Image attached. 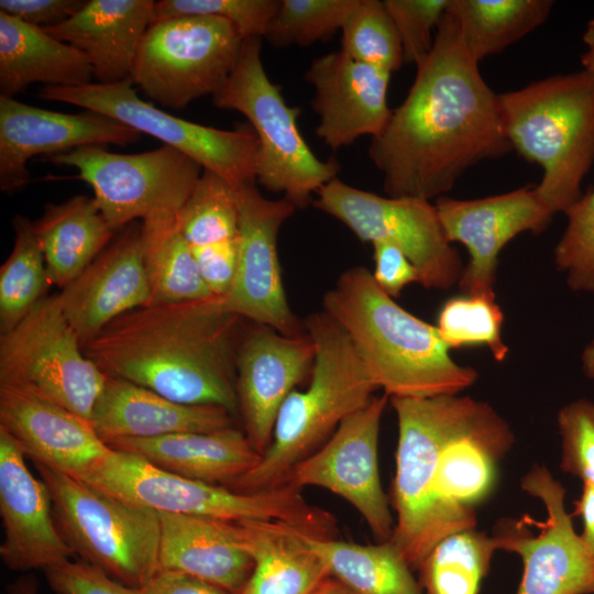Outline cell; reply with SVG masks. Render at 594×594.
<instances>
[{
  "label": "cell",
  "mask_w": 594,
  "mask_h": 594,
  "mask_svg": "<svg viewBox=\"0 0 594 594\" xmlns=\"http://www.w3.org/2000/svg\"><path fill=\"white\" fill-rule=\"evenodd\" d=\"M416 67L406 98L371 140L369 156L387 196L430 201L476 163L512 147L499 94L483 79L446 12L431 52Z\"/></svg>",
  "instance_id": "1"
},
{
  "label": "cell",
  "mask_w": 594,
  "mask_h": 594,
  "mask_svg": "<svg viewBox=\"0 0 594 594\" xmlns=\"http://www.w3.org/2000/svg\"><path fill=\"white\" fill-rule=\"evenodd\" d=\"M241 319L222 296L151 302L110 322L84 351L108 376L176 403L216 405L237 415Z\"/></svg>",
  "instance_id": "2"
},
{
  "label": "cell",
  "mask_w": 594,
  "mask_h": 594,
  "mask_svg": "<svg viewBox=\"0 0 594 594\" xmlns=\"http://www.w3.org/2000/svg\"><path fill=\"white\" fill-rule=\"evenodd\" d=\"M322 304L389 398L455 395L477 380L475 369L451 358L436 326L400 307L363 266L345 270Z\"/></svg>",
  "instance_id": "3"
},
{
  "label": "cell",
  "mask_w": 594,
  "mask_h": 594,
  "mask_svg": "<svg viewBox=\"0 0 594 594\" xmlns=\"http://www.w3.org/2000/svg\"><path fill=\"white\" fill-rule=\"evenodd\" d=\"M304 328L315 348L310 382L286 398L270 446L255 466L230 486L234 491L254 493L283 485L289 472L378 389L346 333L323 310L310 314Z\"/></svg>",
  "instance_id": "4"
},
{
  "label": "cell",
  "mask_w": 594,
  "mask_h": 594,
  "mask_svg": "<svg viewBox=\"0 0 594 594\" xmlns=\"http://www.w3.org/2000/svg\"><path fill=\"white\" fill-rule=\"evenodd\" d=\"M499 103L512 150L542 169L539 197L553 215L564 213L594 164V76H549L499 94Z\"/></svg>",
  "instance_id": "5"
},
{
  "label": "cell",
  "mask_w": 594,
  "mask_h": 594,
  "mask_svg": "<svg viewBox=\"0 0 594 594\" xmlns=\"http://www.w3.org/2000/svg\"><path fill=\"white\" fill-rule=\"evenodd\" d=\"M78 480L157 513L227 521H279L317 538H332L336 534L332 515L309 504L301 490L287 483L244 493L174 474L136 454L111 448Z\"/></svg>",
  "instance_id": "6"
},
{
  "label": "cell",
  "mask_w": 594,
  "mask_h": 594,
  "mask_svg": "<svg viewBox=\"0 0 594 594\" xmlns=\"http://www.w3.org/2000/svg\"><path fill=\"white\" fill-rule=\"evenodd\" d=\"M398 424L393 502L396 519L389 541L413 570L443 538L457 532L432 493L443 444L475 418L486 403L469 396L393 397Z\"/></svg>",
  "instance_id": "7"
},
{
  "label": "cell",
  "mask_w": 594,
  "mask_h": 594,
  "mask_svg": "<svg viewBox=\"0 0 594 594\" xmlns=\"http://www.w3.org/2000/svg\"><path fill=\"white\" fill-rule=\"evenodd\" d=\"M261 47L262 37L244 40L238 63L211 97L212 103L249 120L258 141L256 182L283 194L296 208H305L314 194L337 177L340 164L334 158L321 161L310 150L298 129L300 110L288 106L268 78Z\"/></svg>",
  "instance_id": "8"
},
{
  "label": "cell",
  "mask_w": 594,
  "mask_h": 594,
  "mask_svg": "<svg viewBox=\"0 0 594 594\" xmlns=\"http://www.w3.org/2000/svg\"><path fill=\"white\" fill-rule=\"evenodd\" d=\"M57 527L74 553L114 580L142 587L158 571V513L125 503L42 464Z\"/></svg>",
  "instance_id": "9"
},
{
  "label": "cell",
  "mask_w": 594,
  "mask_h": 594,
  "mask_svg": "<svg viewBox=\"0 0 594 594\" xmlns=\"http://www.w3.org/2000/svg\"><path fill=\"white\" fill-rule=\"evenodd\" d=\"M243 42L238 30L218 16L153 22L140 44L132 81L152 101L184 109L221 88L238 63Z\"/></svg>",
  "instance_id": "10"
},
{
  "label": "cell",
  "mask_w": 594,
  "mask_h": 594,
  "mask_svg": "<svg viewBox=\"0 0 594 594\" xmlns=\"http://www.w3.org/2000/svg\"><path fill=\"white\" fill-rule=\"evenodd\" d=\"M107 375L86 355L57 295L0 334V386L31 392L90 421Z\"/></svg>",
  "instance_id": "11"
},
{
  "label": "cell",
  "mask_w": 594,
  "mask_h": 594,
  "mask_svg": "<svg viewBox=\"0 0 594 594\" xmlns=\"http://www.w3.org/2000/svg\"><path fill=\"white\" fill-rule=\"evenodd\" d=\"M132 79L78 87L43 86L38 97L96 112L145 133L226 179L235 189L256 182L257 138L250 127L222 130L173 116L140 98Z\"/></svg>",
  "instance_id": "12"
},
{
  "label": "cell",
  "mask_w": 594,
  "mask_h": 594,
  "mask_svg": "<svg viewBox=\"0 0 594 594\" xmlns=\"http://www.w3.org/2000/svg\"><path fill=\"white\" fill-rule=\"evenodd\" d=\"M316 195L312 205L341 221L361 241L389 243L403 251L425 288L449 289L459 284L464 265L446 237L435 204L380 196L338 177Z\"/></svg>",
  "instance_id": "13"
},
{
  "label": "cell",
  "mask_w": 594,
  "mask_h": 594,
  "mask_svg": "<svg viewBox=\"0 0 594 594\" xmlns=\"http://www.w3.org/2000/svg\"><path fill=\"white\" fill-rule=\"evenodd\" d=\"M45 161L76 168L77 177L91 186L94 198L116 231L157 212H178L204 170L193 158L167 145L134 154L88 145L46 156Z\"/></svg>",
  "instance_id": "14"
},
{
  "label": "cell",
  "mask_w": 594,
  "mask_h": 594,
  "mask_svg": "<svg viewBox=\"0 0 594 594\" xmlns=\"http://www.w3.org/2000/svg\"><path fill=\"white\" fill-rule=\"evenodd\" d=\"M520 487L539 499L546 519L502 518L492 538L497 550L518 554L522 575L516 594L594 593V552L575 531L572 515L565 508L566 490L544 465H532L521 477Z\"/></svg>",
  "instance_id": "15"
},
{
  "label": "cell",
  "mask_w": 594,
  "mask_h": 594,
  "mask_svg": "<svg viewBox=\"0 0 594 594\" xmlns=\"http://www.w3.org/2000/svg\"><path fill=\"white\" fill-rule=\"evenodd\" d=\"M389 397L374 396L345 418L332 436L299 462L285 483L299 490L324 488L362 516L378 542L389 541L395 526L378 470V435Z\"/></svg>",
  "instance_id": "16"
},
{
  "label": "cell",
  "mask_w": 594,
  "mask_h": 594,
  "mask_svg": "<svg viewBox=\"0 0 594 594\" xmlns=\"http://www.w3.org/2000/svg\"><path fill=\"white\" fill-rule=\"evenodd\" d=\"M237 195L238 260L232 285L222 296L224 304L253 323L288 336L304 333V322L298 321L287 301L277 252L279 229L297 208L284 197H264L255 182L237 188Z\"/></svg>",
  "instance_id": "17"
},
{
  "label": "cell",
  "mask_w": 594,
  "mask_h": 594,
  "mask_svg": "<svg viewBox=\"0 0 594 594\" xmlns=\"http://www.w3.org/2000/svg\"><path fill=\"white\" fill-rule=\"evenodd\" d=\"M435 206L448 240L463 244L469 252L458 286L464 295L490 299H495L503 248L526 231L539 234L553 217L536 187L530 186L479 199L441 196Z\"/></svg>",
  "instance_id": "18"
},
{
  "label": "cell",
  "mask_w": 594,
  "mask_h": 594,
  "mask_svg": "<svg viewBox=\"0 0 594 594\" xmlns=\"http://www.w3.org/2000/svg\"><path fill=\"white\" fill-rule=\"evenodd\" d=\"M315 358L305 331L288 336L258 323L241 332L235 360V387L244 433L262 455L271 443L277 414L307 375Z\"/></svg>",
  "instance_id": "19"
},
{
  "label": "cell",
  "mask_w": 594,
  "mask_h": 594,
  "mask_svg": "<svg viewBox=\"0 0 594 594\" xmlns=\"http://www.w3.org/2000/svg\"><path fill=\"white\" fill-rule=\"evenodd\" d=\"M141 133L106 116L63 113L0 96V189L12 194L30 183L28 162L88 145H128Z\"/></svg>",
  "instance_id": "20"
},
{
  "label": "cell",
  "mask_w": 594,
  "mask_h": 594,
  "mask_svg": "<svg viewBox=\"0 0 594 594\" xmlns=\"http://www.w3.org/2000/svg\"><path fill=\"white\" fill-rule=\"evenodd\" d=\"M0 515L4 539L3 564L12 571H43L75 553L61 534L50 491L28 469L25 455L0 428Z\"/></svg>",
  "instance_id": "21"
},
{
  "label": "cell",
  "mask_w": 594,
  "mask_h": 594,
  "mask_svg": "<svg viewBox=\"0 0 594 594\" xmlns=\"http://www.w3.org/2000/svg\"><path fill=\"white\" fill-rule=\"evenodd\" d=\"M57 298L82 346L117 318L150 304L141 224L132 222L120 229Z\"/></svg>",
  "instance_id": "22"
},
{
  "label": "cell",
  "mask_w": 594,
  "mask_h": 594,
  "mask_svg": "<svg viewBox=\"0 0 594 594\" xmlns=\"http://www.w3.org/2000/svg\"><path fill=\"white\" fill-rule=\"evenodd\" d=\"M305 79L315 89L316 133L330 148L349 146L364 135L373 139L387 125L391 73L339 51L315 58Z\"/></svg>",
  "instance_id": "23"
},
{
  "label": "cell",
  "mask_w": 594,
  "mask_h": 594,
  "mask_svg": "<svg viewBox=\"0 0 594 594\" xmlns=\"http://www.w3.org/2000/svg\"><path fill=\"white\" fill-rule=\"evenodd\" d=\"M514 439L508 422L487 403L443 444L432 493L440 512L457 532L476 528L474 506L493 492L497 465Z\"/></svg>",
  "instance_id": "24"
},
{
  "label": "cell",
  "mask_w": 594,
  "mask_h": 594,
  "mask_svg": "<svg viewBox=\"0 0 594 594\" xmlns=\"http://www.w3.org/2000/svg\"><path fill=\"white\" fill-rule=\"evenodd\" d=\"M0 428L34 464L76 479L110 450L89 420L22 388L0 386Z\"/></svg>",
  "instance_id": "25"
},
{
  "label": "cell",
  "mask_w": 594,
  "mask_h": 594,
  "mask_svg": "<svg viewBox=\"0 0 594 594\" xmlns=\"http://www.w3.org/2000/svg\"><path fill=\"white\" fill-rule=\"evenodd\" d=\"M233 416L221 406L176 403L132 382L107 375L90 424L106 442L116 438L211 432L233 427Z\"/></svg>",
  "instance_id": "26"
},
{
  "label": "cell",
  "mask_w": 594,
  "mask_h": 594,
  "mask_svg": "<svg viewBox=\"0 0 594 594\" xmlns=\"http://www.w3.org/2000/svg\"><path fill=\"white\" fill-rule=\"evenodd\" d=\"M154 4L153 0H88L68 20L43 30L80 51L99 84H114L132 79Z\"/></svg>",
  "instance_id": "27"
},
{
  "label": "cell",
  "mask_w": 594,
  "mask_h": 594,
  "mask_svg": "<svg viewBox=\"0 0 594 594\" xmlns=\"http://www.w3.org/2000/svg\"><path fill=\"white\" fill-rule=\"evenodd\" d=\"M106 443L174 474L227 487L255 466L261 458L244 431L234 427L155 438H116Z\"/></svg>",
  "instance_id": "28"
},
{
  "label": "cell",
  "mask_w": 594,
  "mask_h": 594,
  "mask_svg": "<svg viewBox=\"0 0 594 594\" xmlns=\"http://www.w3.org/2000/svg\"><path fill=\"white\" fill-rule=\"evenodd\" d=\"M158 571L183 573L230 594L248 582L253 561L231 536L227 520L158 513Z\"/></svg>",
  "instance_id": "29"
},
{
  "label": "cell",
  "mask_w": 594,
  "mask_h": 594,
  "mask_svg": "<svg viewBox=\"0 0 594 594\" xmlns=\"http://www.w3.org/2000/svg\"><path fill=\"white\" fill-rule=\"evenodd\" d=\"M237 543L253 561L239 594H311L329 570L304 539V532L279 521H227Z\"/></svg>",
  "instance_id": "30"
},
{
  "label": "cell",
  "mask_w": 594,
  "mask_h": 594,
  "mask_svg": "<svg viewBox=\"0 0 594 594\" xmlns=\"http://www.w3.org/2000/svg\"><path fill=\"white\" fill-rule=\"evenodd\" d=\"M92 68L74 46L0 11V96L14 98L32 84L78 87Z\"/></svg>",
  "instance_id": "31"
},
{
  "label": "cell",
  "mask_w": 594,
  "mask_h": 594,
  "mask_svg": "<svg viewBox=\"0 0 594 594\" xmlns=\"http://www.w3.org/2000/svg\"><path fill=\"white\" fill-rule=\"evenodd\" d=\"M32 228L42 249L48 278L61 289L73 282L113 240L116 231L96 199L74 196L47 204Z\"/></svg>",
  "instance_id": "32"
},
{
  "label": "cell",
  "mask_w": 594,
  "mask_h": 594,
  "mask_svg": "<svg viewBox=\"0 0 594 594\" xmlns=\"http://www.w3.org/2000/svg\"><path fill=\"white\" fill-rule=\"evenodd\" d=\"M327 565L330 576L352 594H426L392 541L361 544L304 535Z\"/></svg>",
  "instance_id": "33"
},
{
  "label": "cell",
  "mask_w": 594,
  "mask_h": 594,
  "mask_svg": "<svg viewBox=\"0 0 594 594\" xmlns=\"http://www.w3.org/2000/svg\"><path fill=\"white\" fill-rule=\"evenodd\" d=\"M552 0H450L446 14L476 63L504 51L543 24Z\"/></svg>",
  "instance_id": "34"
},
{
  "label": "cell",
  "mask_w": 594,
  "mask_h": 594,
  "mask_svg": "<svg viewBox=\"0 0 594 594\" xmlns=\"http://www.w3.org/2000/svg\"><path fill=\"white\" fill-rule=\"evenodd\" d=\"M177 213L162 211L141 222L151 302L191 301L215 296L200 275L191 248L180 231Z\"/></svg>",
  "instance_id": "35"
},
{
  "label": "cell",
  "mask_w": 594,
  "mask_h": 594,
  "mask_svg": "<svg viewBox=\"0 0 594 594\" xmlns=\"http://www.w3.org/2000/svg\"><path fill=\"white\" fill-rule=\"evenodd\" d=\"M492 536L476 528L454 532L428 553L419 565L426 594H477L494 552Z\"/></svg>",
  "instance_id": "36"
},
{
  "label": "cell",
  "mask_w": 594,
  "mask_h": 594,
  "mask_svg": "<svg viewBox=\"0 0 594 594\" xmlns=\"http://www.w3.org/2000/svg\"><path fill=\"white\" fill-rule=\"evenodd\" d=\"M12 227L13 246L0 267V334L14 328L52 285L32 222L16 215Z\"/></svg>",
  "instance_id": "37"
},
{
  "label": "cell",
  "mask_w": 594,
  "mask_h": 594,
  "mask_svg": "<svg viewBox=\"0 0 594 594\" xmlns=\"http://www.w3.org/2000/svg\"><path fill=\"white\" fill-rule=\"evenodd\" d=\"M177 219L190 248L235 240L239 231L237 189L218 174L204 169Z\"/></svg>",
  "instance_id": "38"
},
{
  "label": "cell",
  "mask_w": 594,
  "mask_h": 594,
  "mask_svg": "<svg viewBox=\"0 0 594 594\" xmlns=\"http://www.w3.org/2000/svg\"><path fill=\"white\" fill-rule=\"evenodd\" d=\"M341 52L388 73L405 63L396 26L380 0H359L342 26Z\"/></svg>",
  "instance_id": "39"
},
{
  "label": "cell",
  "mask_w": 594,
  "mask_h": 594,
  "mask_svg": "<svg viewBox=\"0 0 594 594\" xmlns=\"http://www.w3.org/2000/svg\"><path fill=\"white\" fill-rule=\"evenodd\" d=\"M503 322L504 314L495 299L463 294L442 305L436 327L450 350L483 344L503 362L509 352L502 336Z\"/></svg>",
  "instance_id": "40"
},
{
  "label": "cell",
  "mask_w": 594,
  "mask_h": 594,
  "mask_svg": "<svg viewBox=\"0 0 594 594\" xmlns=\"http://www.w3.org/2000/svg\"><path fill=\"white\" fill-rule=\"evenodd\" d=\"M359 0H280L264 37L275 47L308 46L342 29Z\"/></svg>",
  "instance_id": "41"
},
{
  "label": "cell",
  "mask_w": 594,
  "mask_h": 594,
  "mask_svg": "<svg viewBox=\"0 0 594 594\" xmlns=\"http://www.w3.org/2000/svg\"><path fill=\"white\" fill-rule=\"evenodd\" d=\"M564 213L568 224L554 248V263L572 290L594 293V188Z\"/></svg>",
  "instance_id": "42"
},
{
  "label": "cell",
  "mask_w": 594,
  "mask_h": 594,
  "mask_svg": "<svg viewBox=\"0 0 594 594\" xmlns=\"http://www.w3.org/2000/svg\"><path fill=\"white\" fill-rule=\"evenodd\" d=\"M279 3L280 0H161L155 1L153 22L211 15L230 22L244 40L264 37Z\"/></svg>",
  "instance_id": "43"
},
{
  "label": "cell",
  "mask_w": 594,
  "mask_h": 594,
  "mask_svg": "<svg viewBox=\"0 0 594 594\" xmlns=\"http://www.w3.org/2000/svg\"><path fill=\"white\" fill-rule=\"evenodd\" d=\"M557 421L560 469L583 484H594V403L585 398L570 402L559 410Z\"/></svg>",
  "instance_id": "44"
},
{
  "label": "cell",
  "mask_w": 594,
  "mask_h": 594,
  "mask_svg": "<svg viewBox=\"0 0 594 594\" xmlns=\"http://www.w3.org/2000/svg\"><path fill=\"white\" fill-rule=\"evenodd\" d=\"M450 0H384L398 32L405 63L418 66L429 55Z\"/></svg>",
  "instance_id": "45"
},
{
  "label": "cell",
  "mask_w": 594,
  "mask_h": 594,
  "mask_svg": "<svg viewBox=\"0 0 594 594\" xmlns=\"http://www.w3.org/2000/svg\"><path fill=\"white\" fill-rule=\"evenodd\" d=\"M44 573L55 594H143L140 587L128 586L82 560H68Z\"/></svg>",
  "instance_id": "46"
},
{
  "label": "cell",
  "mask_w": 594,
  "mask_h": 594,
  "mask_svg": "<svg viewBox=\"0 0 594 594\" xmlns=\"http://www.w3.org/2000/svg\"><path fill=\"white\" fill-rule=\"evenodd\" d=\"M200 275L215 296H224L233 282L238 260L235 240L191 248Z\"/></svg>",
  "instance_id": "47"
},
{
  "label": "cell",
  "mask_w": 594,
  "mask_h": 594,
  "mask_svg": "<svg viewBox=\"0 0 594 594\" xmlns=\"http://www.w3.org/2000/svg\"><path fill=\"white\" fill-rule=\"evenodd\" d=\"M375 283L392 298L400 295L402 290L411 283H419L417 268L403 251L393 244L373 243Z\"/></svg>",
  "instance_id": "48"
},
{
  "label": "cell",
  "mask_w": 594,
  "mask_h": 594,
  "mask_svg": "<svg viewBox=\"0 0 594 594\" xmlns=\"http://www.w3.org/2000/svg\"><path fill=\"white\" fill-rule=\"evenodd\" d=\"M85 3L86 0H1L0 11L32 26L47 29L68 20Z\"/></svg>",
  "instance_id": "49"
},
{
  "label": "cell",
  "mask_w": 594,
  "mask_h": 594,
  "mask_svg": "<svg viewBox=\"0 0 594 594\" xmlns=\"http://www.w3.org/2000/svg\"><path fill=\"white\" fill-rule=\"evenodd\" d=\"M140 588L143 594H230L202 580L170 571H157Z\"/></svg>",
  "instance_id": "50"
},
{
  "label": "cell",
  "mask_w": 594,
  "mask_h": 594,
  "mask_svg": "<svg viewBox=\"0 0 594 594\" xmlns=\"http://www.w3.org/2000/svg\"><path fill=\"white\" fill-rule=\"evenodd\" d=\"M571 515L582 518L581 539L594 552V484H583L581 495L574 502V512Z\"/></svg>",
  "instance_id": "51"
},
{
  "label": "cell",
  "mask_w": 594,
  "mask_h": 594,
  "mask_svg": "<svg viewBox=\"0 0 594 594\" xmlns=\"http://www.w3.org/2000/svg\"><path fill=\"white\" fill-rule=\"evenodd\" d=\"M586 51L581 55L583 70L594 76V19L590 20L583 33Z\"/></svg>",
  "instance_id": "52"
},
{
  "label": "cell",
  "mask_w": 594,
  "mask_h": 594,
  "mask_svg": "<svg viewBox=\"0 0 594 594\" xmlns=\"http://www.w3.org/2000/svg\"><path fill=\"white\" fill-rule=\"evenodd\" d=\"M9 594H36L37 583L34 578H23L8 586Z\"/></svg>",
  "instance_id": "53"
},
{
  "label": "cell",
  "mask_w": 594,
  "mask_h": 594,
  "mask_svg": "<svg viewBox=\"0 0 594 594\" xmlns=\"http://www.w3.org/2000/svg\"><path fill=\"white\" fill-rule=\"evenodd\" d=\"M581 366L584 375L594 381V339L585 346L581 355Z\"/></svg>",
  "instance_id": "54"
},
{
  "label": "cell",
  "mask_w": 594,
  "mask_h": 594,
  "mask_svg": "<svg viewBox=\"0 0 594 594\" xmlns=\"http://www.w3.org/2000/svg\"><path fill=\"white\" fill-rule=\"evenodd\" d=\"M311 594H352L342 583L334 578H328Z\"/></svg>",
  "instance_id": "55"
}]
</instances>
